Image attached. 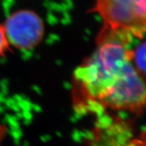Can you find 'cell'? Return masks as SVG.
Segmentation results:
<instances>
[{
  "label": "cell",
  "mask_w": 146,
  "mask_h": 146,
  "mask_svg": "<svg viewBox=\"0 0 146 146\" xmlns=\"http://www.w3.org/2000/svg\"><path fill=\"white\" fill-rule=\"evenodd\" d=\"M132 36L102 29L95 52L76 69V89L85 102L112 110L140 113L146 106V83L132 63Z\"/></svg>",
  "instance_id": "6da1fadb"
},
{
  "label": "cell",
  "mask_w": 146,
  "mask_h": 146,
  "mask_svg": "<svg viewBox=\"0 0 146 146\" xmlns=\"http://www.w3.org/2000/svg\"><path fill=\"white\" fill-rule=\"evenodd\" d=\"M90 11L99 14L110 31L137 38L146 33V0H101Z\"/></svg>",
  "instance_id": "7a4b0ae2"
},
{
  "label": "cell",
  "mask_w": 146,
  "mask_h": 146,
  "mask_svg": "<svg viewBox=\"0 0 146 146\" xmlns=\"http://www.w3.org/2000/svg\"><path fill=\"white\" fill-rule=\"evenodd\" d=\"M3 27L10 46L22 50L35 48L45 35V25L41 16L28 9L11 12Z\"/></svg>",
  "instance_id": "3957f363"
},
{
  "label": "cell",
  "mask_w": 146,
  "mask_h": 146,
  "mask_svg": "<svg viewBox=\"0 0 146 146\" xmlns=\"http://www.w3.org/2000/svg\"><path fill=\"white\" fill-rule=\"evenodd\" d=\"M88 146H146V142L143 136H134L127 123L112 117H102L91 131Z\"/></svg>",
  "instance_id": "277c9868"
},
{
  "label": "cell",
  "mask_w": 146,
  "mask_h": 146,
  "mask_svg": "<svg viewBox=\"0 0 146 146\" xmlns=\"http://www.w3.org/2000/svg\"><path fill=\"white\" fill-rule=\"evenodd\" d=\"M133 65H136V69L140 73L142 72L146 76V42L142 43L141 46L133 51Z\"/></svg>",
  "instance_id": "5b68a950"
},
{
  "label": "cell",
  "mask_w": 146,
  "mask_h": 146,
  "mask_svg": "<svg viewBox=\"0 0 146 146\" xmlns=\"http://www.w3.org/2000/svg\"><path fill=\"white\" fill-rule=\"evenodd\" d=\"M11 49L6 35L3 25L0 23V60L5 57Z\"/></svg>",
  "instance_id": "8992f818"
},
{
  "label": "cell",
  "mask_w": 146,
  "mask_h": 146,
  "mask_svg": "<svg viewBox=\"0 0 146 146\" xmlns=\"http://www.w3.org/2000/svg\"><path fill=\"white\" fill-rule=\"evenodd\" d=\"M4 132H5V130L3 127H0V146H1V142H2V140L3 138V136H4Z\"/></svg>",
  "instance_id": "52a82bcc"
}]
</instances>
